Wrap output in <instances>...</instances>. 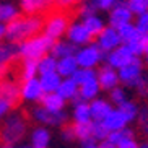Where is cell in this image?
<instances>
[{
	"label": "cell",
	"mask_w": 148,
	"mask_h": 148,
	"mask_svg": "<svg viewBox=\"0 0 148 148\" xmlns=\"http://www.w3.org/2000/svg\"><path fill=\"white\" fill-rule=\"evenodd\" d=\"M41 29H44V20L41 16H20L7 25L5 38L8 42L21 44L34 36H39Z\"/></svg>",
	"instance_id": "obj_1"
},
{
	"label": "cell",
	"mask_w": 148,
	"mask_h": 148,
	"mask_svg": "<svg viewBox=\"0 0 148 148\" xmlns=\"http://www.w3.org/2000/svg\"><path fill=\"white\" fill-rule=\"evenodd\" d=\"M26 119L21 112H12L3 119V124L0 127V140L5 145H12L20 142L26 135Z\"/></svg>",
	"instance_id": "obj_2"
},
{
	"label": "cell",
	"mask_w": 148,
	"mask_h": 148,
	"mask_svg": "<svg viewBox=\"0 0 148 148\" xmlns=\"http://www.w3.org/2000/svg\"><path fill=\"white\" fill-rule=\"evenodd\" d=\"M54 41L49 39L47 36L39 34L34 36L31 39L25 41L20 44V57H23V60H41L42 57L47 56V52L52 49Z\"/></svg>",
	"instance_id": "obj_3"
},
{
	"label": "cell",
	"mask_w": 148,
	"mask_h": 148,
	"mask_svg": "<svg viewBox=\"0 0 148 148\" xmlns=\"http://www.w3.org/2000/svg\"><path fill=\"white\" fill-rule=\"evenodd\" d=\"M77 64L80 69H91L95 70V67L99 64L103 59H106V54L98 47V44H88L85 47H80L75 54Z\"/></svg>",
	"instance_id": "obj_4"
},
{
	"label": "cell",
	"mask_w": 148,
	"mask_h": 148,
	"mask_svg": "<svg viewBox=\"0 0 148 148\" xmlns=\"http://www.w3.org/2000/svg\"><path fill=\"white\" fill-rule=\"evenodd\" d=\"M69 16L64 13H54L44 21V36H47L49 39H52L54 42L59 41L62 36L69 31Z\"/></svg>",
	"instance_id": "obj_5"
},
{
	"label": "cell",
	"mask_w": 148,
	"mask_h": 148,
	"mask_svg": "<svg viewBox=\"0 0 148 148\" xmlns=\"http://www.w3.org/2000/svg\"><path fill=\"white\" fill-rule=\"evenodd\" d=\"M135 59H138V57H135L134 52H132L130 49L122 44L121 47L114 49L112 52L106 54V59H104V60H106V65H109L111 69H114V70H117V72H119V70L124 69L125 65L132 64Z\"/></svg>",
	"instance_id": "obj_6"
},
{
	"label": "cell",
	"mask_w": 148,
	"mask_h": 148,
	"mask_svg": "<svg viewBox=\"0 0 148 148\" xmlns=\"http://www.w3.org/2000/svg\"><path fill=\"white\" fill-rule=\"evenodd\" d=\"M143 77V62L140 59H135L132 64L125 65L119 70V82L125 86H137L140 78Z\"/></svg>",
	"instance_id": "obj_7"
},
{
	"label": "cell",
	"mask_w": 148,
	"mask_h": 148,
	"mask_svg": "<svg viewBox=\"0 0 148 148\" xmlns=\"http://www.w3.org/2000/svg\"><path fill=\"white\" fill-rule=\"evenodd\" d=\"M33 117L36 122H39L42 125H64L67 122V114L62 112H51L47 109H44L42 106L33 109Z\"/></svg>",
	"instance_id": "obj_8"
},
{
	"label": "cell",
	"mask_w": 148,
	"mask_h": 148,
	"mask_svg": "<svg viewBox=\"0 0 148 148\" xmlns=\"http://www.w3.org/2000/svg\"><path fill=\"white\" fill-rule=\"evenodd\" d=\"M132 12L127 7V2H117L111 12H109V26L114 29H119L124 25L132 23Z\"/></svg>",
	"instance_id": "obj_9"
},
{
	"label": "cell",
	"mask_w": 148,
	"mask_h": 148,
	"mask_svg": "<svg viewBox=\"0 0 148 148\" xmlns=\"http://www.w3.org/2000/svg\"><path fill=\"white\" fill-rule=\"evenodd\" d=\"M96 44H98V47L104 54H109V52H112L114 49L121 47L122 39H121V36H119L117 29H114L111 26H106L104 31L98 36V42Z\"/></svg>",
	"instance_id": "obj_10"
},
{
	"label": "cell",
	"mask_w": 148,
	"mask_h": 148,
	"mask_svg": "<svg viewBox=\"0 0 148 148\" xmlns=\"http://www.w3.org/2000/svg\"><path fill=\"white\" fill-rule=\"evenodd\" d=\"M91 38L93 36L86 31V28L83 26V23L77 21V23H70L69 31H67V41L72 42L73 46L80 47V46H88L91 44Z\"/></svg>",
	"instance_id": "obj_11"
},
{
	"label": "cell",
	"mask_w": 148,
	"mask_h": 148,
	"mask_svg": "<svg viewBox=\"0 0 148 148\" xmlns=\"http://www.w3.org/2000/svg\"><path fill=\"white\" fill-rule=\"evenodd\" d=\"M20 56V44L2 42L0 44V77L8 72V65Z\"/></svg>",
	"instance_id": "obj_12"
},
{
	"label": "cell",
	"mask_w": 148,
	"mask_h": 148,
	"mask_svg": "<svg viewBox=\"0 0 148 148\" xmlns=\"http://www.w3.org/2000/svg\"><path fill=\"white\" fill-rule=\"evenodd\" d=\"M98 83H99L101 90H108L112 91L114 88L119 86V72L111 69L109 65H103L98 72Z\"/></svg>",
	"instance_id": "obj_13"
},
{
	"label": "cell",
	"mask_w": 148,
	"mask_h": 148,
	"mask_svg": "<svg viewBox=\"0 0 148 148\" xmlns=\"http://www.w3.org/2000/svg\"><path fill=\"white\" fill-rule=\"evenodd\" d=\"M20 90H21V99H25V101H41L44 96V91L41 88V83L38 78L23 82Z\"/></svg>",
	"instance_id": "obj_14"
},
{
	"label": "cell",
	"mask_w": 148,
	"mask_h": 148,
	"mask_svg": "<svg viewBox=\"0 0 148 148\" xmlns=\"http://www.w3.org/2000/svg\"><path fill=\"white\" fill-rule=\"evenodd\" d=\"M0 96L5 98L8 103H12L15 108L20 103V99H21V90H20L16 82L5 80V82H2V86H0Z\"/></svg>",
	"instance_id": "obj_15"
},
{
	"label": "cell",
	"mask_w": 148,
	"mask_h": 148,
	"mask_svg": "<svg viewBox=\"0 0 148 148\" xmlns=\"http://www.w3.org/2000/svg\"><path fill=\"white\" fill-rule=\"evenodd\" d=\"M90 109H91V122H103L106 116L112 111V106L103 98H96L95 101L90 103Z\"/></svg>",
	"instance_id": "obj_16"
},
{
	"label": "cell",
	"mask_w": 148,
	"mask_h": 148,
	"mask_svg": "<svg viewBox=\"0 0 148 148\" xmlns=\"http://www.w3.org/2000/svg\"><path fill=\"white\" fill-rule=\"evenodd\" d=\"M103 124H104V127L109 132H119V130H122V129H125L129 122H127V119L124 117V114H122L119 109H112V111L106 116Z\"/></svg>",
	"instance_id": "obj_17"
},
{
	"label": "cell",
	"mask_w": 148,
	"mask_h": 148,
	"mask_svg": "<svg viewBox=\"0 0 148 148\" xmlns=\"http://www.w3.org/2000/svg\"><path fill=\"white\" fill-rule=\"evenodd\" d=\"M78 47L73 46L72 42L69 41H56L51 49V56L56 57L57 60H60V59H65V57H75Z\"/></svg>",
	"instance_id": "obj_18"
},
{
	"label": "cell",
	"mask_w": 148,
	"mask_h": 148,
	"mask_svg": "<svg viewBox=\"0 0 148 148\" xmlns=\"http://www.w3.org/2000/svg\"><path fill=\"white\" fill-rule=\"evenodd\" d=\"M49 5L51 3L44 2V0H23V2H20V10L26 16H39L42 12H46Z\"/></svg>",
	"instance_id": "obj_19"
},
{
	"label": "cell",
	"mask_w": 148,
	"mask_h": 148,
	"mask_svg": "<svg viewBox=\"0 0 148 148\" xmlns=\"http://www.w3.org/2000/svg\"><path fill=\"white\" fill-rule=\"evenodd\" d=\"M78 64H77V59L75 57H65V59H60L57 60V73L60 75L62 80L65 78H72L77 70H78Z\"/></svg>",
	"instance_id": "obj_20"
},
{
	"label": "cell",
	"mask_w": 148,
	"mask_h": 148,
	"mask_svg": "<svg viewBox=\"0 0 148 148\" xmlns=\"http://www.w3.org/2000/svg\"><path fill=\"white\" fill-rule=\"evenodd\" d=\"M39 83H41V88H42L44 95H49V93H57V90H59V86L62 83V78L57 72H54V73L41 75Z\"/></svg>",
	"instance_id": "obj_21"
},
{
	"label": "cell",
	"mask_w": 148,
	"mask_h": 148,
	"mask_svg": "<svg viewBox=\"0 0 148 148\" xmlns=\"http://www.w3.org/2000/svg\"><path fill=\"white\" fill-rule=\"evenodd\" d=\"M78 91H80V86L73 82V78H65L62 80L60 86L57 90V95L60 96L64 101H72L75 96L78 95Z\"/></svg>",
	"instance_id": "obj_22"
},
{
	"label": "cell",
	"mask_w": 148,
	"mask_h": 148,
	"mask_svg": "<svg viewBox=\"0 0 148 148\" xmlns=\"http://www.w3.org/2000/svg\"><path fill=\"white\" fill-rule=\"evenodd\" d=\"M41 106H42L44 109L51 111V112H62V111H64V106H65V101L62 99L57 93H49V95L42 96Z\"/></svg>",
	"instance_id": "obj_23"
},
{
	"label": "cell",
	"mask_w": 148,
	"mask_h": 148,
	"mask_svg": "<svg viewBox=\"0 0 148 148\" xmlns=\"http://www.w3.org/2000/svg\"><path fill=\"white\" fill-rule=\"evenodd\" d=\"M51 143V132L46 127H36L31 134V147L33 148H47Z\"/></svg>",
	"instance_id": "obj_24"
},
{
	"label": "cell",
	"mask_w": 148,
	"mask_h": 148,
	"mask_svg": "<svg viewBox=\"0 0 148 148\" xmlns=\"http://www.w3.org/2000/svg\"><path fill=\"white\" fill-rule=\"evenodd\" d=\"M16 18H20V8L13 3H2L0 2V25H8V23L15 21Z\"/></svg>",
	"instance_id": "obj_25"
},
{
	"label": "cell",
	"mask_w": 148,
	"mask_h": 148,
	"mask_svg": "<svg viewBox=\"0 0 148 148\" xmlns=\"http://www.w3.org/2000/svg\"><path fill=\"white\" fill-rule=\"evenodd\" d=\"M117 33L122 39V44H130V42H134V41L140 39V38H143V34L137 29V26H135L134 23H129V25L121 26L117 29Z\"/></svg>",
	"instance_id": "obj_26"
},
{
	"label": "cell",
	"mask_w": 148,
	"mask_h": 148,
	"mask_svg": "<svg viewBox=\"0 0 148 148\" xmlns=\"http://www.w3.org/2000/svg\"><path fill=\"white\" fill-rule=\"evenodd\" d=\"M72 127H73V132H75V138L80 140L83 145L95 143V140H93L91 122H90V124H73Z\"/></svg>",
	"instance_id": "obj_27"
},
{
	"label": "cell",
	"mask_w": 148,
	"mask_h": 148,
	"mask_svg": "<svg viewBox=\"0 0 148 148\" xmlns=\"http://www.w3.org/2000/svg\"><path fill=\"white\" fill-rule=\"evenodd\" d=\"M99 91H101V86L98 83V80H93V82H88L85 85H82L78 93H80V98L85 103H88V101H95L98 98V95H99Z\"/></svg>",
	"instance_id": "obj_28"
},
{
	"label": "cell",
	"mask_w": 148,
	"mask_h": 148,
	"mask_svg": "<svg viewBox=\"0 0 148 148\" xmlns=\"http://www.w3.org/2000/svg\"><path fill=\"white\" fill-rule=\"evenodd\" d=\"M73 119L75 124H90L91 122V109H90V103H78L73 108Z\"/></svg>",
	"instance_id": "obj_29"
},
{
	"label": "cell",
	"mask_w": 148,
	"mask_h": 148,
	"mask_svg": "<svg viewBox=\"0 0 148 148\" xmlns=\"http://www.w3.org/2000/svg\"><path fill=\"white\" fill-rule=\"evenodd\" d=\"M82 23H83V26L86 28V31L91 36H99L101 33L104 31V28H106L104 20H103L101 16H98V15L90 16V18H85Z\"/></svg>",
	"instance_id": "obj_30"
},
{
	"label": "cell",
	"mask_w": 148,
	"mask_h": 148,
	"mask_svg": "<svg viewBox=\"0 0 148 148\" xmlns=\"http://www.w3.org/2000/svg\"><path fill=\"white\" fill-rule=\"evenodd\" d=\"M38 72V62L36 60H23L21 64V70H20V78L21 82H28V80L36 78Z\"/></svg>",
	"instance_id": "obj_31"
},
{
	"label": "cell",
	"mask_w": 148,
	"mask_h": 148,
	"mask_svg": "<svg viewBox=\"0 0 148 148\" xmlns=\"http://www.w3.org/2000/svg\"><path fill=\"white\" fill-rule=\"evenodd\" d=\"M72 78H73V82L77 83L78 86H82V85H85V83H88V82L98 80V72H95V70H91V69H78L77 73H75Z\"/></svg>",
	"instance_id": "obj_32"
},
{
	"label": "cell",
	"mask_w": 148,
	"mask_h": 148,
	"mask_svg": "<svg viewBox=\"0 0 148 148\" xmlns=\"http://www.w3.org/2000/svg\"><path fill=\"white\" fill-rule=\"evenodd\" d=\"M38 72L41 75H47L57 72V59L52 56H46L41 60H38Z\"/></svg>",
	"instance_id": "obj_33"
},
{
	"label": "cell",
	"mask_w": 148,
	"mask_h": 148,
	"mask_svg": "<svg viewBox=\"0 0 148 148\" xmlns=\"http://www.w3.org/2000/svg\"><path fill=\"white\" fill-rule=\"evenodd\" d=\"M130 138H135V132L132 130L130 127H125V129H122L119 132H111L108 137V140L111 143H114L116 147L119 143H122V142H125V140H130Z\"/></svg>",
	"instance_id": "obj_34"
},
{
	"label": "cell",
	"mask_w": 148,
	"mask_h": 148,
	"mask_svg": "<svg viewBox=\"0 0 148 148\" xmlns=\"http://www.w3.org/2000/svg\"><path fill=\"white\" fill-rule=\"evenodd\" d=\"M119 111H121L122 114H124V117L127 119V122H132V121H137V117H138V112H140V108L137 104H135L134 101H127V103H124L122 106H119Z\"/></svg>",
	"instance_id": "obj_35"
},
{
	"label": "cell",
	"mask_w": 148,
	"mask_h": 148,
	"mask_svg": "<svg viewBox=\"0 0 148 148\" xmlns=\"http://www.w3.org/2000/svg\"><path fill=\"white\" fill-rule=\"evenodd\" d=\"M127 101H129V96H127L125 88L117 86V88H114L112 91H109V103L116 104L117 108L122 106L124 103H127Z\"/></svg>",
	"instance_id": "obj_36"
},
{
	"label": "cell",
	"mask_w": 148,
	"mask_h": 148,
	"mask_svg": "<svg viewBox=\"0 0 148 148\" xmlns=\"http://www.w3.org/2000/svg\"><path fill=\"white\" fill-rule=\"evenodd\" d=\"M127 7L132 12V15H137V16L148 13V0H129Z\"/></svg>",
	"instance_id": "obj_37"
},
{
	"label": "cell",
	"mask_w": 148,
	"mask_h": 148,
	"mask_svg": "<svg viewBox=\"0 0 148 148\" xmlns=\"http://www.w3.org/2000/svg\"><path fill=\"white\" fill-rule=\"evenodd\" d=\"M91 129H93V140H99V142L108 140L109 134H111L103 122H91Z\"/></svg>",
	"instance_id": "obj_38"
},
{
	"label": "cell",
	"mask_w": 148,
	"mask_h": 148,
	"mask_svg": "<svg viewBox=\"0 0 148 148\" xmlns=\"http://www.w3.org/2000/svg\"><path fill=\"white\" fill-rule=\"evenodd\" d=\"M80 15H82V18L85 20V18H90V16H95V15H98V5H96V0H93V2H85V3L80 5Z\"/></svg>",
	"instance_id": "obj_39"
},
{
	"label": "cell",
	"mask_w": 148,
	"mask_h": 148,
	"mask_svg": "<svg viewBox=\"0 0 148 148\" xmlns=\"http://www.w3.org/2000/svg\"><path fill=\"white\" fill-rule=\"evenodd\" d=\"M137 121H138V127H140V130H142V134L145 137H148V106H143V108L140 109Z\"/></svg>",
	"instance_id": "obj_40"
},
{
	"label": "cell",
	"mask_w": 148,
	"mask_h": 148,
	"mask_svg": "<svg viewBox=\"0 0 148 148\" xmlns=\"http://www.w3.org/2000/svg\"><path fill=\"white\" fill-rule=\"evenodd\" d=\"M135 26H137V29H138L143 36H148V13L140 15V16L137 18Z\"/></svg>",
	"instance_id": "obj_41"
},
{
	"label": "cell",
	"mask_w": 148,
	"mask_h": 148,
	"mask_svg": "<svg viewBox=\"0 0 148 148\" xmlns=\"http://www.w3.org/2000/svg\"><path fill=\"white\" fill-rule=\"evenodd\" d=\"M12 109H13V104H12V103H8L5 98H2V96H0V121L7 117Z\"/></svg>",
	"instance_id": "obj_42"
},
{
	"label": "cell",
	"mask_w": 148,
	"mask_h": 148,
	"mask_svg": "<svg viewBox=\"0 0 148 148\" xmlns=\"http://www.w3.org/2000/svg\"><path fill=\"white\" fill-rule=\"evenodd\" d=\"M137 93H138L140 96H148V73L147 75H143L142 78H140V82H138V85H137Z\"/></svg>",
	"instance_id": "obj_43"
},
{
	"label": "cell",
	"mask_w": 148,
	"mask_h": 148,
	"mask_svg": "<svg viewBox=\"0 0 148 148\" xmlns=\"http://www.w3.org/2000/svg\"><path fill=\"white\" fill-rule=\"evenodd\" d=\"M116 0H96V5H98V10L99 12H111V10L116 7Z\"/></svg>",
	"instance_id": "obj_44"
},
{
	"label": "cell",
	"mask_w": 148,
	"mask_h": 148,
	"mask_svg": "<svg viewBox=\"0 0 148 148\" xmlns=\"http://www.w3.org/2000/svg\"><path fill=\"white\" fill-rule=\"evenodd\" d=\"M60 135H62V140H64V142H73V140H77L75 138V132H73V127L72 125L64 127L62 132H60Z\"/></svg>",
	"instance_id": "obj_45"
},
{
	"label": "cell",
	"mask_w": 148,
	"mask_h": 148,
	"mask_svg": "<svg viewBox=\"0 0 148 148\" xmlns=\"http://www.w3.org/2000/svg\"><path fill=\"white\" fill-rule=\"evenodd\" d=\"M117 148H140V145L137 143V140L135 138H130V140H125V142L119 143Z\"/></svg>",
	"instance_id": "obj_46"
},
{
	"label": "cell",
	"mask_w": 148,
	"mask_h": 148,
	"mask_svg": "<svg viewBox=\"0 0 148 148\" xmlns=\"http://www.w3.org/2000/svg\"><path fill=\"white\" fill-rule=\"evenodd\" d=\"M99 148H117L114 143H111L109 140H104V142H101L99 143Z\"/></svg>",
	"instance_id": "obj_47"
},
{
	"label": "cell",
	"mask_w": 148,
	"mask_h": 148,
	"mask_svg": "<svg viewBox=\"0 0 148 148\" xmlns=\"http://www.w3.org/2000/svg\"><path fill=\"white\" fill-rule=\"evenodd\" d=\"M5 28H7L5 25H0V41L5 38Z\"/></svg>",
	"instance_id": "obj_48"
},
{
	"label": "cell",
	"mask_w": 148,
	"mask_h": 148,
	"mask_svg": "<svg viewBox=\"0 0 148 148\" xmlns=\"http://www.w3.org/2000/svg\"><path fill=\"white\" fill-rule=\"evenodd\" d=\"M83 148H99V145H96V143H88V145H83Z\"/></svg>",
	"instance_id": "obj_49"
},
{
	"label": "cell",
	"mask_w": 148,
	"mask_h": 148,
	"mask_svg": "<svg viewBox=\"0 0 148 148\" xmlns=\"http://www.w3.org/2000/svg\"><path fill=\"white\" fill-rule=\"evenodd\" d=\"M140 148H148V140H145L143 143L140 145Z\"/></svg>",
	"instance_id": "obj_50"
},
{
	"label": "cell",
	"mask_w": 148,
	"mask_h": 148,
	"mask_svg": "<svg viewBox=\"0 0 148 148\" xmlns=\"http://www.w3.org/2000/svg\"><path fill=\"white\" fill-rule=\"evenodd\" d=\"M0 148H13V147H12V145H2Z\"/></svg>",
	"instance_id": "obj_51"
},
{
	"label": "cell",
	"mask_w": 148,
	"mask_h": 148,
	"mask_svg": "<svg viewBox=\"0 0 148 148\" xmlns=\"http://www.w3.org/2000/svg\"><path fill=\"white\" fill-rule=\"evenodd\" d=\"M20 148H33L31 145H23V147H20Z\"/></svg>",
	"instance_id": "obj_52"
},
{
	"label": "cell",
	"mask_w": 148,
	"mask_h": 148,
	"mask_svg": "<svg viewBox=\"0 0 148 148\" xmlns=\"http://www.w3.org/2000/svg\"><path fill=\"white\" fill-rule=\"evenodd\" d=\"M145 62H147V67H148V54H145Z\"/></svg>",
	"instance_id": "obj_53"
},
{
	"label": "cell",
	"mask_w": 148,
	"mask_h": 148,
	"mask_svg": "<svg viewBox=\"0 0 148 148\" xmlns=\"http://www.w3.org/2000/svg\"><path fill=\"white\" fill-rule=\"evenodd\" d=\"M0 86H2V82H0Z\"/></svg>",
	"instance_id": "obj_54"
}]
</instances>
